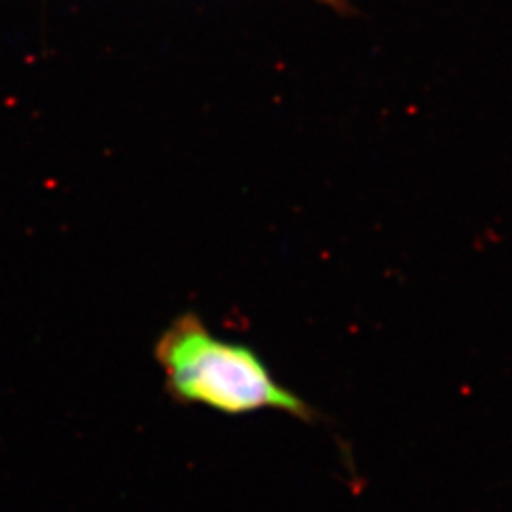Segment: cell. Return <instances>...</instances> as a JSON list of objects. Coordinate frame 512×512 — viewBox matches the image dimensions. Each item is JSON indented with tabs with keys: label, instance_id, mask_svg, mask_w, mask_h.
Instances as JSON below:
<instances>
[{
	"label": "cell",
	"instance_id": "cell-1",
	"mask_svg": "<svg viewBox=\"0 0 512 512\" xmlns=\"http://www.w3.org/2000/svg\"><path fill=\"white\" fill-rule=\"evenodd\" d=\"M165 391L181 404H200L228 416L262 410L311 420L313 410L277 384L255 349L219 338L194 311L177 315L154 344Z\"/></svg>",
	"mask_w": 512,
	"mask_h": 512
},
{
	"label": "cell",
	"instance_id": "cell-2",
	"mask_svg": "<svg viewBox=\"0 0 512 512\" xmlns=\"http://www.w3.org/2000/svg\"><path fill=\"white\" fill-rule=\"evenodd\" d=\"M317 2H321V4H327L329 8L332 10H336V12H349L351 8L348 6V0H317Z\"/></svg>",
	"mask_w": 512,
	"mask_h": 512
}]
</instances>
